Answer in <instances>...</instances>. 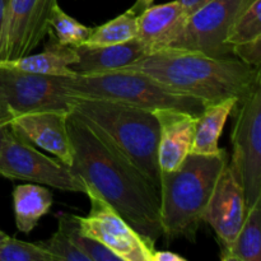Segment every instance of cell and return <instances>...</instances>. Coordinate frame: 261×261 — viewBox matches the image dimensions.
<instances>
[{
  "instance_id": "obj_1",
  "label": "cell",
  "mask_w": 261,
  "mask_h": 261,
  "mask_svg": "<svg viewBox=\"0 0 261 261\" xmlns=\"http://www.w3.org/2000/svg\"><path fill=\"white\" fill-rule=\"evenodd\" d=\"M66 126L73 145L71 170L155 244L162 237L160 189L98 125L71 110Z\"/></svg>"
},
{
  "instance_id": "obj_2",
  "label": "cell",
  "mask_w": 261,
  "mask_h": 261,
  "mask_svg": "<svg viewBox=\"0 0 261 261\" xmlns=\"http://www.w3.org/2000/svg\"><path fill=\"white\" fill-rule=\"evenodd\" d=\"M117 70L139 71L205 106L227 98L241 102L261 84L260 69L237 58H213L185 48H161Z\"/></svg>"
},
{
  "instance_id": "obj_3",
  "label": "cell",
  "mask_w": 261,
  "mask_h": 261,
  "mask_svg": "<svg viewBox=\"0 0 261 261\" xmlns=\"http://www.w3.org/2000/svg\"><path fill=\"white\" fill-rule=\"evenodd\" d=\"M228 162L224 149L217 154L190 153L173 171H161L160 218L167 241L184 237L195 242L206 204Z\"/></svg>"
},
{
  "instance_id": "obj_4",
  "label": "cell",
  "mask_w": 261,
  "mask_h": 261,
  "mask_svg": "<svg viewBox=\"0 0 261 261\" xmlns=\"http://www.w3.org/2000/svg\"><path fill=\"white\" fill-rule=\"evenodd\" d=\"M71 110L98 125L160 189V125L153 111L120 101L73 96Z\"/></svg>"
},
{
  "instance_id": "obj_5",
  "label": "cell",
  "mask_w": 261,
  "mask_h": 261,
  "mask_svg": "<svg viewBox=\"0 0 261 261\" xmlns=\"http://www.w3.org/2000/svg\"><path fill=\"white\" fill-rule=\"evenodd\" d=\"M64 84L73 96L112 99L142 109H175L199 115L205 105L198 98L178 93L139 71L112 70L96 74L64 76Z\"/></svg>"
},
{
  "instance_id": "obj_6",
  "label": "cell",
  "mask_w": 261,
  "mask_h": 261,
  "mask_svg": "<svg viewBox=\"0 0 261 261\" xmlns=\"http://www.w3.org/2000/svg\"><path fill=\"white\" fill-rule=\"evenodd\" d=\"M0 176L61 191L82 194L87 191V184L69 166L41 153L10 125L0 149Z\"/></svg>"
},
{
  "instance_id": "obj_7",
  "label": "cell",
  "mask_w": 261,
  "mask_h": 261,
  "mask_svg": "<svg viewBox=\"0 0 261 261\" xmlns=\"http://www.w3.org/2000/svg\"><path fill=\"white\" fill-rule=\"evenodd\" d=\"M254 0H209L184 20L163 48L200 51L213 58H228L232 48L227 37L242 10Z\"/></svg>"
},
{
  "instance_id": "obj_8",
  "label": "cell",
  "mask_w": 261,
  "mask_h": 261,
  "mask_svg": "<svg viewBox=\"0 0 261 261\" xmlns=\"http://www.w3.org/2000/svg\"><path fill=\"white\" fill-rule=\"evenodd\" d=\"M73 94L64 76L42 75L0 61V109L10 117L36 111H71Z\"/></svg>"
},
{
  "instance_id": "obj_9",
  "label": "cell",
  "mask_w": 261,
  "mask_h": 261,
  "mask_svg": "<svg viewBox=\"0 0 261 261\" xmlns=\"http://www.w3.org/2000/svg\"><path fill=\"white\" fill-rule=\"evenodd\" d=\"M229 163L241 182L247 209L261 199V84L236 107Z\"/></svg>"
},
{
  "instance_id": "obj_10",
  "label": "cell",
  "mask_w": 261,
  "mask_h": 261,
  "mask_svg": "<svg viewBox=\"0 0 261 261\" xmlns=\"http://www.w3.org/2000/svg\"><path fill=\"white\" fill-rule=\"evenodd\" d=\"M86 195L91 211L86 217L75 216L82 233L101 242L121 261H152L154 242L135 231L96 189L87 185Z\"/></svg>"
},
{
  "instance_id": "obj_11",
  "label": "cell",
  "mask_w": 261,
  "mask_h": 261,
  "mask_svg": "<svg viewBox=\"0 0 261 261\" xmlns=\"http://www.w3.org/2000/svg\"><path fill=\"white\" fill-rule=\"evenodd\" d=\"M58 0H9L0 61L27 56L50 32V17Z\"/></svg>"
},
{
  "instance_id": "obj_12",
  "label": "cell",
  "mask_w": 261,
  "mask_h": 261,
  "mask_svg": "<svg viewBox=\"0 0 261 261\" xmlns=\"http://www.w3.org/2000/svg\"><path fill=\"white\" fill-rule=\"evenodd\" d=\"M246 213L244 189L234 172L233 166L228 161L222 170L206 204L203 222L213 228L219 247H224L240 231Z\"/></svg>"
},
{
  "instance_id": "obj_13",
  "label": "cell",
  "mask_w": 261,
  "mask_h": 261,
  "mask_svg": "<svg viewBox=\"0 0 261 261\" xmlns=\"http://www.w3.org/2000/svg\"><path fill=\"white\" fill-rule=\"evenodd\" d=\"M69 112L53 110L28 112L13 116L9 125L33 145L51 153L56 160L70 167L73 145L66 126Z\"/></svg>"
},
{
  "instance_id": "obj_14",
  "label": "cell",
  "mask_w": 261,
  "mask_h": 261,
  "mask_svg": "<svg viewBox=\"0 0 261 261\" xmlns=\"http://www.w3.org/2000/svg\"><path fill=\"white\" fill-rule=\"evenodd\" d=\"M160 125L158 166L161 171H173L190 154L198 116L175 109L153 111Z\"/></svg>"
},
{
  "instance_id": "obj_15",
  "label": "cell",
  "mask_w": 261,
  "mask_h": 261,
  "mask_svg": "<svg viewBox=\"0 0 261 261\" xmlns=\"http://www.w3.org/2000/svg\"><path fill=\"white\" fill-rule=\"evenodd\" d=\"M78 61L70 68L76 74H96L117 70L148 55V50L138 38L110 46H75Z\"/></svg>"
},
{
  "instance_id": "obj_16",
  "label": "cell",
  "mask_w": 261,
  "mask_h": 261,
  "mask_svg": "<svg viewBox=\"0 0 261 261\" xmlns=\"http://www.w3.org/2000/svg\"><path fill=\"white\" fill-rule=\"evenodd\" d=\"M137 20V38L150 54L165 47L185 19L178 0H173L166 4H152L138 15Z\"/></svg>"
},
{
  "instance_id": "obj_17",
  "label": "cell",
  "mask_w": 261,
  "mask_h": 261,
  "mask_svg": "<svg viewBox=\"0 0 261 261\" xmlns=\"http://www.w3.org/2000/svg\"><path fill=\"white\" fill-rule=\"evenodd\" d=\"M78 61V53L74 46L61 45L51 38L45 50L36 55H27L17 60L2 61L12 68L28 73L51 76H74L75 71L70 68Z\"/></svg>"
},
{
  "instance_id": "obj_18",
  "label": "cell",
  "mask_w": 261,
  "mask_h": 261,
  "mask_svg": "<svg viewBox=\"0 0 261 261\" xmlns=\"http://www.w3.org/2000/svg\"><path fill=\"white\" fill-rule=\"evenodd\" d=\"M237 98H227L204 107L198 116L190 153L195 154H217L221 152L218 142L228 117L236 111Z\"/></svg>"
},
{
  "instance_id": "obj_19",
  "label": "cell",
  "mask_w": 261,
  "mask_h": 261,
  "mask_svg": "<svg viewBox=\"0 0 261 261\" xmlns=\"http://www.w3.org/2000/svg\"><path fill=\"white\" fill-rule=\"evenodd\" d=\"M53 203V193L43 185L23 184L15 186L13 190V211L18 231L30 234L40 219L50 213Z\"/></svg>"
},
{
  "instance_id": "obj_20",
  "label": "cell",
  "mask_w": 261,
  "mask_h": 261,
  "mask_svg": "<svg viewBox=\"0 0 261 261\" xmlns=\"http://www.w3.org/2000/svg\"><path fill=\"white\" fill-rule=\"evenodd\" d=\"M223 261H261V199L247 209L244 224L227 246L221 247Z\"/></svg>"
},
{
  "instance_id": "obj_21",
  "label": "cell",
  "mask_w": 261,
  "mask_h": 261,
  "mask_svg": "<svg viewBox=\"0 0 261 261\" xmlns=\"http://www.w3.org/2000/svg\"><path fill=\"white\" fill-rule=\"evenodd\" d=\"M138 20L137 15L126 10L122 14L117 15L114 19L109 20L99 27L93 28L88 40L81 46L98 47V46H110L124 43L137 38Z\"/></svg>"
},
{
  "instance_id": "obj_22",
  "label": "cell",
  "mask_w": 261,
  "mask_h": 261,
  "mask_svg": "<svg viewBox=\"0 0 261 261\" xmlns=\"http://www.w3.org/2000/svg\"><path fill=\"white\" fill-rule=\"evenodd\" d=\"M58 221L59 227L65 232L70 241L88 257L89 261H121L116 254H114L101 242L82 233L75 216L60 213Z\"/></svg>"
},
{
  "instance_id": "obj_23",
  "label": "cell",
  "mask_w": 261,
  "mask_h": 261,
  "mask_svg": "<svg viewBox=\"0 0 261 261\" xmlns=\"http://www.w3.org/2000/svg\"><path fill=\"white\" fill-rule=\"evenodd\" d=\"M54 31V37L61 45L81 46L88 40L93 28L87 27L66 14L59 4L54 7L50 17V31Z\"/></svg>"
},
{
  "instance_id": "obj_24",
  "label": "cell",
  "mask_w": 261,
  "mask_h": 261,
  "mask_svg": "<svg viewBox=\"0 0 261 261\" xmlns=\"http://www.w3.org/2000/svg\"><path fill=\"white\" fill-rule=\"evenodd\" d=\"M261 37V0H254L242 10L227 37L229 47Z\"/></svg>"
},
{
  "instance_id": "obj_25",
  "label": "cell",
  "mask_w": 261,
  "mask_h": 261,
  "mask_svg": "<svg viewBox=\"0 0 261 261\" xmlns=\"http://www.w3.org/2000/svg\"><path fill=\"white\" fill-rule=\"evenodd\" d=\"M0 261H55L38 244L7 236L0 242Z\"/></svg>"
},
{
  "instance_id": "obj_26",
  "label": "cell",
  "mask_w": 261,
  "mask_h": 261,
  "mask_svg": "<svg viewBox=\"0 0 261 261\" xmlns=\"http://www.w3.org/2000/svg\"><path fill=\"white\" fill-rule=\"evenodd\" d=\"M41 247L54 257V260L66 261H89L88 257L70 241L65 232L58 227L55 233L47 241L40 242Z\"/></svg>"
},
{
  "instance_id": "obj_27",
  "label": "cell",
  "mask_w": 261,
  "mask_h": 261,
  "mask_svg": "<svg viewBox=\"0 0 261 261\" xmlns=\"http://www.w3.org/2000/svg\"><path fill=\"white\" fill-rule=\"evenodd\" d=\"M232 55L236 56L239 60L254 68L260 69L261 66V37L249 41V42L240 43L232 47Z\"/></svg>"
},
{
  "instance_id": "obj_28",
  "label": "cell",
  "mask_w": 261,
  "mask_h": 261,
  "mask_svg": "<svg viewBox=\"0 0 261 261\" xmlns=\"http://www.w3.org/2000/svg\"><path fill=\"white\" fill-rule=\"evenodd\" d=\"M208 2L209 0H178V3L181 5V9H182L184 19H186L189 15L193 14L195 10H198L199 8L203 7Z\"/></svg>"
},
{
  "instance_id": "obj_29",
  "label": "cell",
  "mask_w": 261,
  "mask_h": 261,
  "mask_svg": "<svg viewBox=\"0 0 261 261\" xmlns=\"http://www.w3.org/2000/svg\"><path fill=\"white\" fill-rule=\"evenodd\" d=\"M152 261H186V259L173 251H158V250H155Z\"/></svg>"
},
{
  "instance_id": "obj_30",
  "label": "cell",
  "mask_w": 261,
  "mask_h": 261,
  "mask_svg": "<svg viewBox=\"0 0 261 261\" xmlns=\"http://www.w3.org/2000/svg\"><path fill=\"white\" fill-rule=\"evenodd\" d=\"M9 0H0V51H2L3 37H4L5 23H7V13Z\"/></svg>"
},
{
  "instance_id": "obj_31",
  "label": "cell",
  "mask_w": 261,
  "mask_h": 261,
  "mask_svg": "<svg viewBox=\"0 0 261 261\" xmlns=\"http://www.w3.org/2000/svg\"><path fill=\"white\" fill-rule=\"evenodd\" d=\"M153 3H154V0H137V2L134 3V5H133L130 9H127V12L132 13V14L137 15L138 17V15H139L143 10L147 9L148 7H150Z\"/></svg>"
},
{
  "instance_id": "obj_32",
  "label": "cell",
  "mask_w": 261,
  "mask_h": 261,
  "mask_svg": "<svg viewBox=\"0 0 261 261\" xmlns=\"http://www.w3.org/2000/svg\"><path fill=\"white\" fill-rule=\"evenodd\" d=\"M8 129H9V124H0V149H2L3 140H4L5 133Z\"/></svg>"
},
{
  "instance_id": "obj_33",
  "label": "cell",
  "mask_w": 261,
  "mask_h": 261,
  "mask_svg": "<svg viewBox=\"0 0 261 261\" xmlns=\"http://www.w3.org/2000/svg\"><path fill=\"white\" fill-rule=\"evenodd\" d=\"M7 236H8L7 233H4V232H3V231H0V242H2L3 240H4Z\"/></svg>"
}]
</instances>
